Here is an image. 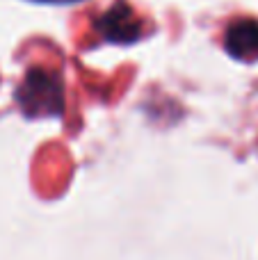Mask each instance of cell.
Returning <instances> with one entry per match:
<instances>
[{
	"label": "cell",
	"instance_id": "6da1fadb",
	"mask_svg": "<svg viewBox=\"0 0 258 260\" xmlns=\"http://www.w3.org/2000/svg\"><path fill=\"white\" fill-rule=\"evenodd\" d=\"M16 101L30 119H53L64 110V87L57 73L32 69L16 89Z\"/></svg>",
	"mask_w": 258,
	"mask_h": 260
},
{
	"label": "cell",
	"instance_id": "7a4b0ae2",
	"mask_svg": "<svg viewBox=\"0 0 258 260\" xmlns=\"http://www.w3.org/2000/svg\"><path fill=\"white\" fill-rule=\"evenodd\" d=\"M99 30L105 39L114 41V44H131L140 37L142 25L140 18L135 16V12L126 3H117L99 21Z\"/></svg>",
	"mask_w": 258,
	"mask_h": 260
},
{
	"label": "cell",
	"instance_id": "277c9868",
	"mask_svg": "<svg viewBox=\"0 0 258 260\" xmlns=\"http://www.w3.org/2000/svg\"><path fill=\"white\" fill-rule=\"evenodd\" d=\"M32 3H46V5H67V3H76V0H32Z\"/></svg>",
	"mask_w": 258,
	"mask_h": 260
},
{
	"label": "cell",
	"instance_id": "3957f363",
	"mask_svg": "<svg viewBox=\"0 0 258 260\" xmlns=\"http://www.w3.org/2000/svg\"><path fill=\"white\" fill-rule=\"evenodd\" d=\"M224 46L229 55L240 62H258V21L254 18L233 21L224 35Z\"/></svg>",
	"mask_w": 258,
	"mask_h": 260
}]
</instances>
